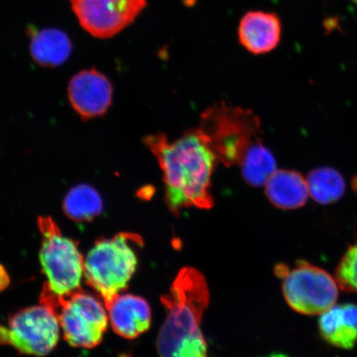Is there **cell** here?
Returning a JSON list of instances; mask_svg holds the SVG:
<instances>
[{"instance_id":"18","label":"cell","mask_w":357,"mask_h":357,"mask_svg":"<svg viewBox=\"0 0 357 357\" xmlns=\"http://www.w3.org/2000/svg\"><path fill=\"white\" fill-rule=\"evenodd\" d=\"M307 182L310 195L320 204L328 205L337 202L344 195V178L333 168L314 169L307 176Z\"/></svg>"},{"instance_id":"10","label":"cell","mask_w":357,"mask_h":357,"mask_svg":"<svg viewBox=\"0 0 357 357\" xmlns=\"http://www.w3.org/2000/svg\"><path fill=\"white\" fill-rule=\"evenodd\" d=\"M114 89L108 77L95 68L74 75L68 86L71 106L83 120L102 117L113 101Z\"/></svg>"},{"instance_id":"17","label":"cell","mask_w":357,"mask_h":357,"mask_svg":"<svg viewBox=\"0 0 357 357\" xmlns=\"http://www.w3.org/2000/svg\"><path fill=\"white\" fill-rule=\"evenodd\" d=\"M239 166L245 182L256 187L266 185L276 171L274 155L261 141L250 147Z\"/></svg>"},{"instance_id":"13","label":"cell","mask_w":357,"mask_h":357,"mask_svg":"<svg viewBox=\"0 0 357 357\" xmlns=\"http://www.w3.org/2000/svg\"><path fill=\"white\" fill-rule=\"evenodd\" d=\"M321 336L330 344L351 349L357 344V306L352 303L334 305L320 315Z\"/></svg>"},{"instance_id":"2","label":"cell","mask_w":357,"mask_h":357,"mask_svg":"<svg viewBox=\"0 0 357 357\" xmlns=\"http://www.w3.org/2000/svg\"><path fill=\"white\" fill-rule=\"evenodd\" d=\"M209 298L207 280L200 271L187 266L178 272L169 291L160 297L167 316L156 342L160 357H208L200 325Z\"/></svg>"},{"instance_id":"14","label":"cell","mask_w":357,"mask_h":357,"mask_svg":"<svg viewBox=\"0 0 357 357\" xmlns=\"http://www.w3.org/2000/svg\"><path fill=\"white\" fill-rule=\"evenodd\" d=\"M265 185L268 199L281 209L301 208L310 196L307 178L297 172L276 169Z\"/></svg>"},{"instance_id":"6","label":"cell","mask_w":357,"mask_h":357,"mask_svg":"<svg viewBox=\"0 0 357 357\" xmlns=\"http://www.w3.org/2000/svg\"><path fill=\"white\" fill-rule=\"evenodd\" d=\"M38 225L43 236L39 258L47 278L44 288L61 297L79 291L84 275V259L78 243L62 234L51 217H40Z\"/></svg>"},{"instance_id":"15","label":"cell","mask_w":357,"mask_h":357,"mask_svg":"<svg viewBox=\"0 0 357 357\" xmlns=\"http://www.w3.org/2000/svg\"><path fill=\"white\" fill-rule=\"evenodd\" d=\"M30 54L36 63L43 67L64 64L73 52L69 36L57 29H31Z\"/></svg>"},{"instance_id":"16","label":"cell","mask_w":357,"mask_h":357,"mask_svg":"<svg viewBox=\"0 0 357 357\" xmlns=\"http://www.w3.org/2000/svg\"><path fill=\"white\" fill-rule=\"evenodd\" d=\"M104 204L99 192L89 185L73 187L63 201L67 217L75 222H91L100 216Z\"/></svg>"},{"instance_id":"21","label":"cell","mask_w":357,"mask_h":357,"mask_svg":"<svg viewBox=\"0 0 357 357\" xmlns=\"http://www.w3.org/2000/svg\"><path fill=\"white\" fill-rule=\"evenodd\" d=\"M269 357H285L282 355H272V356H270Z\"/></svg>"},{"instance_id":"4","label":"cell","mask_w":357,"mask_h":357,"mask_svg":"<svg viewBox=\"0 0 357 357\" xmlns=\"http://www.w3.org/2000/svg\"><path fill=\"white\" fill-rule=\"evenodd\" d=\"M215 155L227 167L242 162L250 147L261 141V123L251 110L222 102L201 115L198 128Z\"/></svg>"},{"instance_id":"8","label":"cell","mask_w":357,"mask_h":357,"mask_svg":"<svg viewBox=\"0 0 357 357\" xmlns=\"http://www.w3.org/2000/svg\"><path fill=\"white\" fill-rule=\"evenodd\" d=\"M54 312L44 305L25 307L0 325V344L10 345L21 354L44 356L54 349L60 337Z\"/></svg>"},{"instance_id":"9","label":"cell","mask_w":357,"mask_h":357,"mask_svg":"<svg viewBox=\"0 0 357 357\" xmlns=\"http://www.w3.org/2000/svg\"><path fill=\"white\" fill-rule=\"evenodd\" d=\"M80 26L96 38L114 37L132 24L147 0H70Z\"/></svg>"},{"instance_id":"5","label":"cell","mask_w":357,"mask_h":357,"mask_svg":"<svg viewBox=\"0 0 357 357\" xmlns=\"http://www.w3.org/2000/svg\"><path fill=\"white\" fill-rule=\"evenodd\" d=\"M40 303L55 312L69 345L91 349L100 344L109 319L99 298L82 289L61 297L43 287Z\"/></svg>"},{"instance_id":"19","label":"cell","mask_w":357,"mask_h":357,"mask_svg":"<svg viewBox=\"0 0 357 357\" xmlns=\"http://www.w3.org/2000/svg\"><path fill=\"white\" fill-rule=\"evenodd\" d=\"M335 279L338 287L344 291L357 293V244L348 248L342 257Z\"/></svg>"},{"instance_id":"12","label":"cell","mask_w":357,"mask_h":357,"mask_svg":"<svg viewBox=\"0 0 357 357\" xmlns=\"http://www.w3.org/2000/svg\"><path fill=\"white\" fill-rule=\"evenodd\" d=\"M109 323L119 336L135 339L151 327V310L144 298L132 294H119L106 306Z\"/></svg>"},{"instance_id":"11","label":"cell","mask_w":357,"mask_h":357,"mask_svg":"<svg viewBox=\"0 0 357 357\" xmlns=\"http://www.w3.org/2000/svg\"><path fill=\"white\" fill-rule=\"evenodd\" d=\"M238 40L254 55L266 54L278 47L282 33V24L275 13L249 11L241 19Z\"/></svg>"},{"instance_id":"1","label":"cell","mask_w":357,"mask_h":357,"mask_svg":"<svg viewBox=\"0 0 357 357\" xmlns=\"http://www.w3.org/2000/svg\"><path fill=\"white\" fill-rule=\"evenodd\" d=\"M144 141L162 169L166 203L174 215H180L184 208L213 206L212 176L218 160L198 129L172 142L163 133Z\"/></svg>"},{"instance_id":"20","label":"cell","mask_w":357,"mask_h":357,"mask_svg":"<svg viewBox=\"0 0 357 357\" xmlns=\"http://www.w3.org/2000/svg\"><path fill=\"white\" fill-rule=\"evenodd\" d=\"M8 283H10V278H8L7 271L3 266L0 265V292L7 288Z\"/></svg>"},{"instance_id":"3","label":"cell","mask_w":357,"mask_h":357,"mask_svg":"<svg viewBox=\"0 0 357 357\" xmlns=\"http://www.w3.org/2000/svg\"><path fill=\"white\" fill-rule=\"evenodd\" d=\"M144 245L141 236L121 233L97 240L89 250L84 259V276L105 306L128 288Z\"/></svg>"},{"instance_id":"7","label":"cell","mask_w":357,"mask_h":357,"mask_svg":"<svg viewBox=\"0 0 357 357\" xmlns=\"http://www.w3.org/2000/svg\"><path fill=\"white\" fill-rule=\"evenodd\" d=\"M275 273L283 280L285 301L294 311L305 315H321L331 309L338 298V284L327 271L305 261L289 269L276 266Z\"/></svg>"}]
</instances>
